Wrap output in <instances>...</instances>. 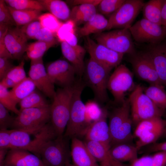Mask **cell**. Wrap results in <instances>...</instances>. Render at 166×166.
<instances>
[{"label": "cell", "instance_id": "1", "mask_svg": "<svg viewBox=\"0 0 166 166\" xmlns=\"http://www.w3.org/2000/svg\"><path fill=\"white\" fill-rule=\"evenodd\" d=\"M11 130V148L26 150L38 157L42 146L58 136L51 123L28 128Z\"/></svg>", "mask_w": 166, "mask_h": 166}, {"label": "cell", "instance_id": "2", "mask_svg": "<svg viewBox=\"0 0 166 166\" xmlns=\"http://www.w3.org/2000/svg\"><path fill=\"white\" fill-rule=\"evenodd\" d=\"M86 86L82 78L77 79L73 86L69 118L64 135L72 139L84 136L90 123H88L86 109L81 99V94Z\"/></svg>", "mask_w": 166, "mask_h": 166}, {"label": "cell", "instance_id": "3", "mask_svg": "<svg viewBox=\"0 0 166 166\" xmlns=\"http://www.w3.org/2000/svg\"><path fill=\"white\" fill-rule=\"evenodd\" d=\"M111 70L90 57L85 65L82 80L86 86L92 89L98 102L104 103L108 100L107 85Z\"/></svg>", "mask_w": 166, "mask_h": 166}, {"label": "cell", "instance_id": "4", "mask_svg": "<svg viewBox=\"0 0 166 166\" xmlns=\"http://www.w3.org/2000/svg\"><path fill=\"white\" fill-rule=\"evenodd\" d=\"M73 86L57 89L50 106L51 123L58 136L63 135L69 121Z\"/></svg>", "mask_w": 166, "mask_h": 166}, {"label": "cell", "instance_id": "5", "mask_svg": "<svg viewBox=\"0 0 166 166\" xmlns=\"http://www.w3.org/2000/svg\"><path fill=\"white\" fill-rule=\"evenodd\" d=\"M132 123L137 124L143 120L155 117H161L164 110L157 107L145 93L143 88L137 85L128 98Z\"/></svg>", "mask_w": 166, "mask_h": 166}, {"label": "cell", "instance_id": "6", "mask_svg": "<svg viewBox=\"0 0 166 166\" xmlns=\"http://www.w3.org/2000/svg\"><path fill=\"white\" fill-rule=\"evenodd\" d=\"M64 135L45 143L38 154L45 166H65L71 156L68 139Z\"/></svg>", "mask_w": 166, "mask_h": 166}, {"label": "cell", "instance_id": "7", "mask_svg": "<svg viewBox=\"0 0 166 166\" xmlns=\"http://www.w3.org/2000/svg\"><path fill=\"white\" fill-rule=\"evenodd\" d=\"M132 35L129 29H117L97 34V42L117 53L131 55L135 53Z\"/></svg>", "mask_w": 166, "mask_h": 166}, {"label": "cell", "instance_id": "8", "mask_svg": "<svg viewBox=\"0 0 166 166\" xmlns=\"http://www.w3.org/2000/svg\"><path fill=\"white\" fill-rule=\"evenodd\" d=\"M133 74L124 65L121 64L116 67L110 75L107 89L113 95L115 104L121 105L125 101V93L133 85Z\"/></svg>", "mask_w": 166, "mask_h": 166}, {"label": "cell", "instance_id": "9", "mask_svg": "<svg viewBox=\"0 0 166 166\" xmlns=\"http://www.w3.org/2000/svg\"><path fill=\"white\" fill-rule=\"evenodd\" d=\"M134 40L140 43L158 44L166 38V27L144 18L136 22L129 28Z\"/></svg>", "mask_w": 166, "mask_h": 166}, {"label": "cell", "instance_id": "10", "mask_svg": "<svg viewBox=\"0 0 166 166\" xmlns=\"http://www.w3.org/2000/svg\"><path fill=\"white\" fill-rule=\"evenodd\" d=\"M142 0H125L120 7L111 14L108 20L107 30L128 29L142 9Z\"/></svg>", "mask_w": 166, "mask_h": 166}, {"label": "cell", "instance_id": "11", "mask_svg": "<svg viewBox=\"0 0 166 166\" xmlns=\"http://www.w3.org/2000/svg\"><path fill=\"white\" fill-rule=\"evenodd\" d=\"M50 106L20 110L15 117L12 129L31 128L46 124L50 120Z\"/></svg>", "mask_w": 166, "mask_h": 166}, {"label": "cell", "instance_id": "12", "mask_svg": "<svg viewBox=\"0 0 166 166\" xmlns=\"http://www.w3.org/2000/svg\"><path fill=\"white\" fill-rule=\"evenodd\" d=\"M46 69L52 83L61 88L72 86L76 80L75 69L67 60L58 59L51 62Z\"/></svg>", "mask_w": 166, "mask_h": 166}, {"label": "cell", "instance_id": "13", "mask_svg": "<svg viewBox=\"0 0 166 166\" xmlns=\"http://www.w3.org/2000/svg\"><path fill=\"white\" fill-rule=\"evenodd\" d=\"M131 55L130 62L135 73L139 78L150 85H163L147 51L135 53Z\"/></svg>", "mask_w": 166, "mask_h": 166}, {"label": "cell", "instance_id": "14", "mask_svg": "<svg viewBox=\"0 0 166 166\" xmlns=\"http://www.w3.org/2000/svg\"><path fill=\"white\" fill-rule=\"evenodd\" d=\"M85 46L90 57L111 69L120 65L124 54L115 52L87 36Z\"/></svg>", "mask_w": 166, "mask_h": 166}, {"label": "cell", "instance_id": "15", "mask_svg": "<svg viewBox=\"0 0 166 166\" xmlns=\"http://www.w3.org/2000/svg\"><path fill=\"white\" fill-rule=\"evenodd\" d=\"M107 116V109H103L99 117L88 126L84 135L86 140L99 142L111 148L112 139Z\"/></svg>", "mask_w": 166, "mask_h": 166}, {"label": "cell", "instance_id": "16", "mask_svg": "<svg viewBox=\"0 0 166 166\" xmlns=\"http://www.w3.org/2000/svg\"><path fill=\"white\" fill-rule=\"evenodd\" d=\"M29 77L39 90L49 97L53 99L56 91L43 64L42 58L31 60Z\"/></svg>", "mask_w": 166, "mask_h": 166}, {"label": "cell", "instance_id": "17", "mask_svg": "<svg viewBox=\"0 0 166 166\" xmlns=\"http://www.w3.org/2000/svg\"><path fill=\"white\" fill-rule=\"evenodd\" d=\"M27 38L18 27H10L4 41L13 59L20 60L26 52L28 44Z\"/></svg>", "mask_w": 166, "mask_h": 166}, {"label": "cell", "instance_id": "18", "mask_svg": "<svg viewBox=\"0 0 166 166\" xmlns=\"http://www.w3.org/2000/svg\"><path fill=\"white\" fill-rule=\"evenodd\" d=\"M3 165L11 166H45L41 159L29 151L12 148L8 151Z\"/></svg>", "mask_w": 166, "mask_h": 166}, {"label": "cell", "instance_id": "19", "mask_svg": "<svg viewBox=\"0 0 166 166\" xmlns=\"http://www.w3.org/2000/svg\"><path fill=\"white\" fill-rule=\"evenodd\" d=\"M61 46L63 55L74 67L76 75L81 78L85 67L84 58L86 50L78 44L72 46L65 42H61Z\"/></svg>", "mask_w": 166, "mask_h": 166}, {"label": "cell", "instance_id": "20", "mask_svg": "<svg viewBox=\"0 0 166 166\" xmlns=\"http://www.w3.org/2000/svg\"><path fill=\"white\" fill-rule=\"evenodd\" d=\"M70 155L75 166H99L84 142L78 138L71 139Z\"/></svg>", "mask_w": 166, "mask_h": 166}, {"label": "cell", "instance_id": "21", "mask_svg": "<svg viewBox=\"0 0 166 166\" xmlns=\"http://www.w3.org/2000/svg\"><path fill=\"white\" fill-rule=\"evenodd\" d=\"M130 109L128 99H125L119 107L115 109L111 113L109 117V126L112 141L117 136L130 117Z\"/></svg>", "mask_w": 166, "mask_h": 166}, {"label": "cell", "instance_id": "22", "mask_svg": "<svg viewBox=\"0 0 166 166\" xmlns=\"http://www.w3.org/2000/svg\"><path fill=\"white\" fill-rule=\"evenodd\" d=\"M161 83L166 88V41L152 46L147 51Z\"/></svg>", "mask_w": 166, "mask_h": 166}, {"label": "cell", "instance_id": "23", "mask_svg": "<svg viewBox=\"0 0 166 166\" xmlns=\"http://www.w3.org/2000/svg\"><path fill=\"white\" fill-rule=\"evenodd\" d=\"M89 150L97 161L107 166H126L116 160L110 152V148L101 143L85 140Z\"/></svg>", "mask_w": 166, "mask_h": 166}, {"label": "cell", "instance_id": "24", "mask_svg": "<svg viewBox=\"0 0 166 166\" xmlns=\"http://www.w3.org/2000/svg\"><path fill=\"white\" fill-rule=\"evenodd\" d=\"M110 152L112 156L118 161L123 163H131L137 159L138 150L136 145L131 143H123L111 147Z\"/></svg>", "mask_w": 166, "mask_h": 166}, {"label": "cell", "instance_id": "25", "mask_svg": "<svg viewBox=\"0 0 166 166\" xmlns=\"http://www.w3.org/2000/svg\"><path fill=\"white\" fill-rule=\"evenodd\" d=\"M96 7L91 4L74 6L71 10L69 20L73 21L76 26L85 24L92 20L97 13Z\"/></svg>", "mask_w": 166, "mask_h": 166}, {"label": "cell", "instance_id": "26", "mask_svg": "<svg viewBox=\"0 0 166 166\" xmlns=\"http://www.w3.org/2000/svg\"><path fill=\"white\" fill-rule=\"evenodd\" d=\"M108 26V20L101 14L97 13L92 20L79 29L78 32L80 36L87 37L107 30Z\"/></svg>", "mask_w": 166, "mask_h": 166}, {"label": "cell", "instance_id": "27", "mask_svg": "<svg viewBox=\"0 0 166 166\" xmlns=\"http://www.w3.org/2000/svg\"><path fill=\"white\" fill-rule=\"evenodd\" d=\"M38 1L45 10L58 19L65 22L69 20L71 10L65 2L60 0Z\"/></svg>", "mask_w": 166, "mask_h": 166}, {"label": "cell", "instance_id": "28", "mask_svg": "<svg viewBox=\"0 0 166 166\" xmlns=\"http://www.w3.org/2000/svg\"><path fill=\"white\" fill-rule=\"evenodd\" d=\"M164 0H150L142 8L144 18L153 23L161 25V12Z\"/></svg>", "mask_w": 166, "mask_h": 166}, {"label": "cell", "instance_id": "29", "mask_svg": "<svg viewBox=\"0 0 166 166\" xmlns=\"http://www.w3.org/2000/svg\"><path fill=\"white\" fill-rule=\"evenodd\" d=\"M33 81L28 77L18 84L10 91L11 97L17 104L36 89Z\"/></svg>", "mask_w": 166, "mask_h": 166}, {"label": "cell", "instance_id": "30", "mask_svg": "<svg viewBox=\"0 0 166 166\" xmlns=\"http://www.w3.org/2000/svg\"><path fill=\"white\" fill-rule=\"evenodd\" d=\"M10 12L17 26H22L38 19L41 11L36 10H17L8 6Z\"/></svg>", "mask_w": 166, "mask_h": 166}, {"label": "cell", "instance_id": "31", "mask_svg": "<svg viewBox=\"0 0 166 166\" xmlns=\"http://www.w3.org/2000/svg\"><path fill=\"white\" fill-rule=\"evenodd\" d=\"M164 88L163 85H150L144 91L157 107L163 110L166 109V91Z\"/></svg>", "mask_w": 166, "mask_h": 166}, {"label": "cell", "instance_id": "32", "mask_svg": "<svg viewBox=\"0 0 166 166\" xmlns=\"http://www.w3.org/2000/svg\"><path fill=\"white\" fill-rule=\"evenodd\" d=\"M19 103L20 110L26 109L43 107L50 105L45 97L36 90L22 100Z\"/></svg>", "mask_w": 166, "mask_h": 166}, {"label": "cell", "instance_id": "33", "mask_svg": "<svg viewBox=\"0 0 166 166\" xmlns=\"http://www.w3.org/2000/svg\"><path fill=\"white\" fill-rule=\"evenodd\" d=\"M55 45L38 41L28 44L26 52L27 57L31 60L39 59L42 58L45 53Z\"/></svg>", "mask_w": 166, "mask_h": 166}, {"label": "cell", "instance_id": "34", "mask_svg": "<svg viewBox=\"0 0 166 166\" xmlns=\"http://www.w3.org/2000/svg\"><path fill=\"white\" fill-rule=\"evenodd\" d=\"M165 121L161 117H153L143 120L137 124L134 135L138 138L148 132L165 125Z\"/></svg>", "mask_w": 166, "mask_h": 166}, {"label": "cell", "instance_id": "35", "mask_svg": "<svg viewBox=\"0 0 166 166\" xmlns=\"http://www.w3.org/2000/svg\"><path fill=\"white\" fill-rule=\"evenodd\" d=\"M7 6L17 10H36L41 11L45 10L38 0H5Z\"/></svg>", "mask_w": 166, "mask_h": 166}, {"label": "cell", "instance_id": "36", "mask_svg": "<svg viewBox=\"0 0 166 166\" xmlns=\"http://www.w3.org/2000/svg\"><path fill=\"white\" fill-rule=\"evenodd\" d=\"M165 125L162 126L142 135L138 138L135 145L138 150L144 146L156 142L164 133Z\"/></svg>", "mask_w": 166, "mask_h": 166}, {"label": "cell", "instance_id": "37", "mask_svg": "<svg viewBox=\"0 0 166 166\" xmlns=\"http://www.w3.org/2000/svg\"><path fill=\"white\" fill-rule=\"evenodd\" d=\"M38 20L43 28L49 30L55 35L57 30L63 23L59 19L50 13L41 14L38 18Z\"/></svg>", "mask_w": 166, "mask_h": 166}, {"label": "cell", "instance_id": "38", "mask_svg": "<svg viewBox=\"0 0 166 166\" xmlns=\"http://www.w3.org/2000/svg\"><path fill=\"white\" fill-rule=\"evenodd\" d=\"M125 0H101L97 6L102 14H112L122 5Z\"/></svg>", "mask_w": 166, "mask_h": 166}, {"label": "cell", "instance_id": "39", "mask_svg": "<svg viewBox=\"0 0 166 166\" xmlns=\"http://www.w3.org/2000/svg\"><path fill=\"white\" fill-rule=\"evenodd\" d=\"M0 103L9 110H10L17 115L20 113L16 107L17 104L11 97L10 91L0 84Z\"/></svg>", "mask_w": 166, "mask_h": 166}, {"label": "cell", "instance_id": "40", "mask_svg": "<svg viewBox=\"0 0 166 166\" xmlns=\"http://www.w3.org/2000/svg\"><path fill=\"white\" fill-rule=\"evenodd\" d=\"M76 25L71 20L63 23L56 34L58 40L61 42H65L68 38L75 34Z\"/></svg>", "mask_w": 166, "mask_h": 166}, {"label": "cell", "instance_id": "41", "mask_svg": "<svg viewBox=\"0 0 166 166\" xmlns=\"http://www.w3.org/2000/svg\"><path fill=\"white\" fill-rule=\"evenodd\" d=\"M24 65L25 61L23 59L18 65L14 66L5 77L12 80L17 84L22 81L27 77L24 68Z\"/></svg>", "mask_w": 166, "mask_h": 166}, {"label": "cell", "instance_id": "42", "mask_svg": "<svg viewBox=\"0 0 166 166\" xmlns=\"http://www.w3.org/2000/svg\"><path fill=\"white\" fill-rule=\"evenodd\" d=\"M0 24L10 27L16 26L4 0H0Z\"/></svg>", "mask_w": 166, "mask_h": 166}, {"label": "cell", "instance_id": "43", "mask_svg": "<svg viewBox=\"0 0 166 166\" xmlns=\"http://www.w3.org/2000/svg\"><path fill=\"white\" fill-rule=\"evenodd\" d=\"M42 28L41 24L38 19L22 26L20 29L27 38L34 39Z\"/></svg>", "mask_w": 166, "mask_h": 166}, {"label": "cell", "instance_id": "44", "mask_svg": "<svg viewBox=\"0 0 166 166\" xmlns=\"http://www.w3.org/2000/svg\"><path fill=\"white\" fill-rule=\"evenodd\" d=\"M8 110L0 103V130L11 128L13 124L15 117L10 115Z\"/></svg>", "mask_w": 166, "mask_h": 166}, {"label": "cell", "instance_id": "45", "mask_svg": "<svg viewBox=\"0 0 166 166\" xmlns=\"http://www.w3.org/2000/svg\"><path fill=\"white\" fill-rule=\"evenodd\" d=\"M56 37V35L52 32L42 27L37 34L34 39L38 41L56 44L57 41Z\"/></svg>", "mask_w": 166, "mask_h": 166}, {"label": "cell", "instance_id": "46", "mask_svg": "<svg viewBox=\"0 0 166 166\" xmlns=\"http://www.w3.org/2000/svg\"><path fill=\"white\" fill-rule=\"evenodd\" d=\"M11 130L2 129L0 130V149L11 148Z\"/></svg>", "mask_w": 166, "mask_h": 166}, {"label": "cell", "instance_id": "47", "mask_svg": "<svg viewBox=\"0 0 166 166\" xmlns=\"http://www.w3.org/2000/svg\"><path fill=\"white\" fill-rule=\"evenodd\" d=\"M156 152L152 156V166H166V151Z\"/></svg>", "mask_w": 166, "mask_h": 166}, {"label": "cell", "instance_id": "48", "mask_svg": "<svg viewBox=\"0 0 166 166\" xmlns=\"http://www.w3.org/2000/svg\"><path fill=\"white\" fill-rule=\"evenodd\" d=\"M14 66L6 58L0 57V79L1 80Z\"/></svg>", "mask_w": 166, "mask_h": 166}, {"label": "cell", "instance_id": "49", "mask_svg": "<svg viewBox=\"0 0 166 166\" xmlns=\"http://www.w3.org/2000/svg\"><path fill=\"white\" fill-rule=\"evenodd\" d=\"M128 166H152V156H145L131 163Z\"/></svg>", "mask_w": 166, "mask_h": 166}, {"label": "cell", "instance_id": "50", "mask_svg": "<svg viewBox=\"0 0 166 166\" xmlns=\"http://www.w3.org/2000/svg\"><path fill=\"white\" fill-rule=\"evenodd\" d=\"M148 145L145 149L147 152L166 151V141L161 143L155 142Z\"/></svg>", "mask_w": 166, "mask_h": 166}, {"label": "cell", "instance_id": "51", "mask_svg": "<svg viewBox=\"0 0 166 166\" xmlns=\"http://www.w3.org/2000/svg\"><path fill=\"white\" fill-rule=\"evenodd\" d=\"M101 0H68L67 2L74 6L85 4H91L97 6H98Z\"/></svg>", "mask_w": 166, "mask_h": 166}, {"label": "cell", "instance_id": "52", "mask_svg": "<svg viewBox=\"0 0 166 166\" xmlns=\"http://www.w3.org/2000/svg\"><path fill=\"white\" fill-rule=\"evenodd\" d=\"M4 39L0 40V57L12 59L11 55L6 46Z\"/></svg>", "mask_w": 166, "mask_h": 166}, {"label": "cell", "instance_id": "53", "mask_svg": "<svg viewBox=\"0 0 166 166\" xmlns=\"http://www.w3.org/2000/svg\"><path fill=\"white\" fill-rule=\"evenodd\" d=\"M0 84L7 89L13 88L17 85L12 80L6 77L1 80Z\"/></svg>", "mask_w": 166, "mask_h": 166}, {"label": "cell", "instance_id": "54", "mask_svg": "<svg viewBox=\"0 0 166 166\" xmlns=\"http://www.w3.org/2000/svg\"><path fill=\"white\" fill-rule=\"evenodd\" d=\"M161 25L166 27V0H164L161 12Z\"/></svg>", "mask_w": 166, "mask_h": 166}, {"label": "cell", "instance_id": "55", "mask_svg": "<svg viewBox=\"0 0 166 166\" xmlns=\"http://www.w3.org/2000/svg\"><path fill=\"white\" fill-rule=\"evenodd\" d=\"M10 27L7 26L0 24V40L4 38Z\"/></svg>", "mask_w": 166, "mask_h": 166}, {"label": "cell", "instance_id": "56", "mask_svg": "<svg viewBox=\"0 0 166 166\" xmlns=\"http://www.w3.org/2000/svg\"><path fill=\"white\" fill-rule=\"evenodd\" d=\"M65 42L72 46H74L78 45L77 38L75 34L67 39Z\"/></svg>", "mask_w": 166, "mask_h": 166}, {"label": "cell", "instance_id": "57", "mask_svg": "<svg viewBox=\"0 0 166 166\" xmlns=\"http://www.w3.org/2000/svg\"><path fill=\"white\" fill-rule=\"evenodd\" d=\"M7 149H0V166L3 165L4 162L8 152Z\"/></svg>", "mask_w": 166, "mask_h": 166}, {"label": "cell", "instance_id": "58", "mask_svg": "<svg viewBox=\"0 0 166 166\" xmlns=\"http://www.w3.org/2000/svg\"><path fill=\"white\" fill-rule=\"evenodd\" d=\"M65 166H75L74 165H73V164H71L70 163L69 161H68L66 163Z\"/></svg>", "mask_w": 166, "mask_h": 166}, {"label": "cell", "instance_id": "59", "mask_svg": "<svg viewBox=\"0 0 166 166\" xmlns=\"http://www.w3.org/2000/svg\"><path fill=\"white\" fill-rule=\"evenodd\" d=\"M164 135L166 136V121H165V124L164 127Z\"/></svg>", "mask_w": 166, "mask_h": 166}, {"label": "cell", "instance_id": "60", "mask_svg": "<svg viewBox=\"0 0 166 166\" xmlns=\"http://www.w3.org/2000/svg\"><path fill=\"white\" fill-rule=\"evenodd\" d=\"M99 166H107L104 164H100Z\"/></svg>", "mask_w": 166, "mask_h": 166}, {"label": "cell", "instance_id": "61", "mask_svg": "<svg viewBox=\"0 0 166 166\" xmlns=\"http://www.w3.org/2000/svg\"><path fill=\"white\" fill-rule=\"evenodd\" d=\"M1 166H10V165H3Z\"/></svg>", "mask_w": 166, "mask_h": 166}]
</instances>
